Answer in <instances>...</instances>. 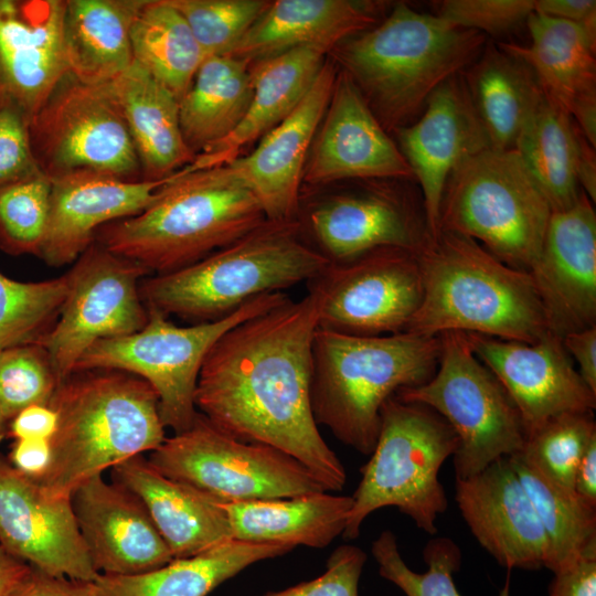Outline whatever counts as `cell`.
<instances>
[{
    "mask_svg": "<svg viewBox=\"0 0 596 596\" xmlns=\"http://www.w3.org/2000/svg\"><path fill=\"white\" fill-rule=\"evenodd\" d=\"M319 298L309 291L227 330L202 364L196 411L225 434L274 447L305 465L330 492L347 472L312 415V342Z\"/></svg>",
    "mask_w": 596,
    "mask_h": 596,
    "instance_id": "6da1fadb",
    "label": "cell"
},
{
    "mask_svg": "<svg viewBox=\"0 0 596 596\" xmlns=\"http://www.w3.org/2000/svg\"><path fill=\"white\" fill-rule=\"evenodd\" d=\"M486 45V35L478 31L397 3L380 24L330 53L384 129L395 130L413 123L430 94L462 73Z\"/></svg>",
    "mask_w": 596,
    "mask_h": 596,
    "instance_id": "7a4b0ae2",
    "label": "cell"
},
{
    "mask_svg": "<svg viewBox=\"0 0 596 596\" xmlns=\"http://www.w3.org/2000/svg\"><path fill=\"white\" fill-rule=\"evenodd\" d=\"M49 406L57 427L50 467L35 481L54 497L71 498L87 479L151 453L167 438L157 393L127 372H75L57 385Z\"/></svg>",
    "mask_w": 596,
    "mask_h": 596,
    "instance_id": "3957f363",
    "label": "cell"
},
{
    "mask_svg": "<svg viewBox=\"0 0 596 596\" xmlns=\"http://www.w3.org/2000/svg\"><path fill=\"white\" fill-rule=\"evenodd\" d=\"M418 260L423 299L406 331L526 343L550 332L530 273L508 266L472 238L439 230Z\"/></svg>",
    "mask_w": 596,
    "mask_h": 596,
    "instance_id": "277c9868",
    "label": "cell"
},
{
    "mask_svg": "<svg viewBox=\"0 0 596 596\" xmlns=\"http://www.w3.org/2000/svg\"><path fill=\"white\" fill-rule=\"evenodd\" d=\"M266 221L256 198L222 166L193 172L187 166L150 206L104 225L95 241L160 275L201 260Z\"/></svg>",
    "mask_w": 596,
    "mask_h": 596,
    "instance_id": "5b68a950",
    "label": "cell"
},
{
    "mask_svg": "<svg viewBox=\"0 0 596 596\" xmlns=\"http://www.w3.org/2000/svg\"><path fill=\"white\" fill-rule=\"evenodd\" d=\"M440 336L404 331L361 337L318 328L312 342L310 400L316 424L363 455L376 444L383 404L434 374Z\"/></svg>",
    "mask_w": 596,
    "mask_h": 596,
    "instance_id": "8992f818",
    "label": "cell"
},
{
    "mask_svg": "<svg viewBox=\"0 0 596 596\" xmlns=\"http://www.w3.org/2000/svg\"><path fill=\"white\" fill-rule=\"evenodd\" d=\"M330 263L301 236L297 221H266L236 242L181 269L145 277L147 309L193 323L223 319L247 301L317 277Z\"/></svg>",
    "mask_w": 596,
    "mask_h": 596,
    "instance_id": "52a82bcc",
    "label": "cell"
},
{
    "mask_svg": "<svg viewBox=\"0 0 596 596\" xmlns=\"http://www.w3.org/2000/svg\"><path fill=\"white\" fill-rule=\"evenodd\" d=\"M457 447L455 432L436 412L390 397L381 409L375 447L351 496L353 503L342 536L356 539L365 518L384 507H395L418 529L435 535L436 520L448 505L438 473Z\"/></svg>",
    "mask_w": 596,
    "mask_h": 596,
    "instance_id": "ba28073f",
    "label": "cell"
},
{
    "mask_svg": "<svg viewBox=\"0 0 596 596\" xmlns=\"http://www.w3.org/2000/svg\"><path fill=\"white\" fill-rule=\"evenodd\" d=\"M551 215L518 152L490 147L450 173L438 231L470 237L508 266L529 272L541 253Z\"/></svg>",
    "mask_w": 596,
    "mask_h": 596,
    "instance_id": "9c48e42d",
    "label": "cell"
},
{
    "mask_svg": "<svg viewBox=\"0 0 596 596\" xmlns=\"http://www.w3.org/2000/svg\"><path fill=\"white\" fill-rule=\"evenodd\" d=\"M287 299L285 292L263 295L223 319L189 326H177L163 313L148 309L149 318L142 329L96 342L79 359L74 373L117 370L142 379L158 395L166 428L181 433L198 414L196 383L213 344L234 326Z\"/></svg>",
    "mask_w": 596,
    "mask_h": 596,
    "instance_id": "30bf717a",
    "label": "cell"
},
{
    "mask_svg": "<svg viewBox=\"0 0 596 596\" xmlns=\"http://www.w3.org/2000/svg\"><path fill=\"white\" fill-rule=\"evenodd\" d=\"M437 368L426 382L400 390L404 402L425 405L453 428L456 479L472 477L502 457L523 449L526 433L507 391L472 352L466 334H440Z\"/></svg>",
    "mask_w": 596,
    "mask_h": 596,
    "instance_id": "8fae6325",
    "label": "cell"
},
{
    "mask_svg": "<svg viewBox=\"0 0 596 596\" xmlns=\"http://www.w3.org/2000/svg\"><path fill=\"white\" fill-rule=\"evenodd\" d=\"M148 461L162 475L222 502L328 491L300 461L274 447L234 438L199 412L192 425L164 441Z\"/></svg>",
    "mask_w": 596,
    "mask_h": 596,
    "instance_id": "7c38bea8",
    "label": "cell"
},
{
    "mask_svg": "<svg viewBox=\"0 0 596 596\" xmlns=\"http://www.w3.org/2000/svg\"><path fill=\"white\" fill-rule=\"evenodd\" d=\"M31 149L50 180L99 173L142 180L139 159L107 84H88L67 72L29 121Z\"/></svg>",
    "mask_w": 596,
    "mask_h": 596,
    "instance_id": "4fadbf2b",
    "label": "cell"
},
{
    "mask_svg": "<svg viewBox=\"0 0 596 596\" xmlns=\"http://www.w3.org/2000/svg\"><path fill=\"white\" fill-rule=\"evenodd\" d=\"M68 291L60 315L38 342L49 353L58 384L74 373L96 342L131 334L149 318L140 281L151 273L94 241L66 273Z\"/></svg>",
    "mask_w": 596,
    "mask_h": 596,
    "instance_id": "5bb4252c",
    "label": "cell"
},
{
    "mask_svg": "<svg viewBox=\"0 0 596 596\" xmlns=\"http://www.w3.org/2000/svg\"><path fill=\"white\" fill-rule=\"evenodd\" d=\"M307 285L319 298L318 328L349 336L404 332L423 299L418 254L398 248L330 263Z\"/></svg>",
    "mask_w": 596,
    "mask_h": 596,
    "instance_id": "9a60e30c",
    "label": "cell"
},
{
    "mask_svg": "<svg viewBox=\"0 0 596 596\" xmlns=\"http://www.w3.org/2000/svg\"><path fill=\"white\" fill-rule=\"evenodd\" d=\"M376 182L311 202L296 221L310 245L329 263H342L381 248L419 254L432 238L421 191Z\"/></svg>",
    "mask_w": 596,
    "mask_h": 596,
    "instance_id": "2e32d148",
    "label": "cell"
},
{
    "mask_svg": "<svg viewBox=\"0 0 596 596\" xmlns=\"http://www.w3.org/2000/svg\"><path fill=\"white\" fill-rule=\"evenodd\" d=\"M0 546L52 576L94 582L71 498L49 494L0 458Z\"/></svg>",
    "mask_w": 596,
    "mask_h": 596,
    "instance_id": "e0dca14e",
    "label": "cell"
},
{
    "mask_svg": "<svg viewBox=\"0 0 596 596\" xmlns=\"http://www.w3.org/2000/svg\"><path fill=\"white\" fill-rule=\"evenodd\" d=\"M476 356L517 407L526 435L571 412H594L596 394L583 381L562 338L549 332L526 343L465 333Z\"/></svg>",
    "mask_w": 596,
    "mask_h": 596,
    "instance_id": "ac0fdd59",
    "label": "cell"
},
{
    "mask_svg": "<svg viewBox=\"0 0 596 596\" xmlns=\"http://www.w3.org/2000/svg\"><path fill=\"white\" fill-rule=\"evenodd\" d=\"M529 273L551 333L596 326V213L583 191L572 206L552 212Z\"/></svg>",
    "mask_w": 596,
    "mask_h": 596,
    "instance_id": "d6986e66",
    "label": "cell"
},
{
    "mask_svg": "<svg viewBox=\"0 0 596 596\" xmlns=\"http://www.w3.org/2000/svg\"><path fill=\"white\" fill-rule=\"evenodd\" d=\"M337 73L333 63L324 61L296 108L249 155L222 166L252 192L267 221L296 220L308 153L330 102Z\"/></svg>",
    "mask_w": 596,
    "mask_h": 596,
    "instance_id": "ffe728a7",
    "label": "cell"
},
{
    "mask_svg": "<svg viewBox=\"0 0 596 596\" xmlns=\"http://www.w3.org/2000/svg\"><path fill=\"white\" fill-rule=\"evenodd\" d=\"M321 127L310 147L302 181L323 185L340 180H414L395 141L344 72L336 76Z\"/></svg>",
    "mask_w": 596,
    "mask_h": 596,
    "instance_id": "44dd1931",
    "label": "cell"
},
{
    "mask_svg": "<svg viewBox=\"0 0 596 596\" xmlns=\"http://www.w3.org/2000/svg\"><path fill=\"white\" fill-rule=\"evenodd\" d=\"M394 131L422 193L433 237L438 232L443 192L450 173L468 158L490 148L461 73L430 94L413 123Z\"/></svg>",
    "mask_w": 596,
    "mask_h": 596,
    "instance_id": "7402d4cb",
    "label": "cell"
},
{
    "mask_svg": "<svg viewBox=\"0 0 596 596\" xmlns=\"http://www.w3.org/2000/svg\"><path fill=\"white\" fill-rule=\"evenodd\" d=\"M66 0H0V110L28 121L68 72L63 49Z\"/></svg>",
    "mask_w": 596,
    "mask_h": 596,
    "instance_id": "603a6c76",
    "label": "cell"
},
{
    "mask_svg": "<svg viewBox=\"0 0 596 596\" xmlns=\"http://www.w3.org/2000/svg\"><path fill=\"white\" fill-rule=\"evenodd\" d=\"M76 522L96 572L138 575L173 560L142 502L102 475L71 494Z\"/></svg>",
    "mask_w": 596,
    "mask_h": 596,
    "instance_id": "cb8c5ba5",
    "label": "cell"
},
{
    "mask_svg": "<svg viewBox=\"0 0 596 596\" xmlns=\"http://www.w3.org/2000/svg\"><path fill=\"white\" fill-rule=\"evenodd\" d=\"M455 499L477 542L501 566L526 571L544 567L545 534L508 457L472 477L456 479Z\"/></svg>",
    "mask_w": 596,
    "mask_h": 596,
    "instance_id": "d4e9b609",
    "label": "cell"
},
{
    "mask_svg": "<svg viewBox=\"0 0 596 596\" xmlns=\"http://www.w3.org/2000/svg\"><path fill=\"white\" fill-rule=\"evenodd\" d=\"M178 172L158 181L89 172L51 180L49 222L39 257L53 267L73 264L100 227L145 211Z\"/></svg>",
    "mask_w": 596,
    "mask_h": 596,
    "instance_id": "484cf974",
    "label": "cell"
},
{
    "mask_svg": "<svg viewBox=\"0 0 596 596\" xmlns=\"http://www.w3.org/2000/svg\"><path fill=\"white\" fill-rule=\"evenodd\" d=\"M111 469L114 481L142 502L173 558L234 540L221 501L162 475L142 456Z\"/></svg>",
    "mask_w": 596,
    "mask_h": 596,
    "instance_id": "4316f807",
    "label": "cell"
},
{
    "mask_svg": "<svg viewBox=\"0 0 596 596\" xmlns=\"http://www.w3.org/2000/svg\"><path fill=\"white\" fill-rule=\"evenodd\" d=\"M529 45L498 43L524 61L544 95L575 121L596 116V31L532 12Z\"/></svg>",
    "mask_w": 596,
    "mask_h": 596,
    "instance_id": "83f0119b",
    "label": "cell"
},
{
    "mask_svg": "<svg viewBox=\"0 0 596 596\" xmlns=\"http://www.w3.org/2000/svg\"><path fill=\"white\" fill-rule=\"evenodd\" d=\"M383 2L365 0H276L228 52L249 64L284 52L331 50L374 25Z\"/></svg>",
    "mask_w": 596,
    "mask_h": 596,
    "instance_id": "f1b7e54d",
    "label": "cell"
},
{
    "mask_svg": "<svg viewBox=\"0 0 596 596\" xmlns=\"http://www.w3.org/2000/svg\"><path fill=\"white\" fill-rule=\"evenodd\" d=\"M328 53L302 46L252 63L253 95L243 119L227 137L196 155L189 171L227 164L280 124L308 92Z\"/></svg>",
    "mask_w": 596,
    "mask_h": 596,
    "instance_id": "f546056e",
    "label": "cell"
},
{
    "mask_svg": "<svg viewBox=\"0 0 596 596\" xmlns=\"http://www.w3.org/2000/svg\"><path fill=\"white\" fill-rule=\"evenodd\" d=\"M132 139L142 180H163L193 162L178 98L137 62L107 83Z\"/></svg>",
    "mask_w": 596,
    "mask_h": 596,
    "instance_id": "4dcf8cb0",
    "label": "cell"
},
{
    "mask_svg": "<svg viewBox=\"0 0 596 596\" xmlns=\"http://www.w3.org/2000/svg\"><path fill=\"white\" fill-rule=\"evenodd\" d=\"M233 539L294 549L328 546L342 535L352 497L320 491L287 498L222 502Z\"/></svg>",
    "mask_w": 596,
    "mask_h": 596,
    "instance_id": "1f68e13d",
    "label": "cell"
},
{
    "mask_svg": "<svg viewBox=\"0 0 596 596\" xmlns=\"http://www.w3.org/2000/svg\"><path fill=\"white\" fill-rule=\"evenodd\" d=\"M461 75L490 147L513 149L544 96L533 71L499 44L487 43Z\"/></svg>",
    "mask_w": 596,
    "mask_h": 596,
    "instance_id": "d6a6232c",
    "label": "cell"
},
{
    "mask_svg": "<svg viewBox=\"0 0 596 596\" xmlns=\"http://www.w3.org/2000/svg\"><path fill=\"white\" fill-rule=\"evenodd\" d=\"M141 0H66L63 49L67 71L107 84L134 62L130 28Z\"/></svg>",
    "mask_w": 596,
    "mask_h": 596,
    "instance_id": "836d02e7",
    "label": "cell"
},
{
    "mask_svg": "<svg viewBox=\"0 0 596 596\" xmlns=\"http://www.w3.org/2000/svg\"><path fill=\"white\" fill-rule=\"evenodd\" d=\"M292 549L231 540L194 556L138 575L99 574L94 581L99 596H206L246 567L281 556Z\"/></svg>",
    "mask_w": 596,
    "mask_h": 596,
    "instance_id": "e575fe53",
    "label": "cell"
},
{
    "mask_svg": "<svg viewBox=\"0 0 596 596\" xmlns=\"http://www.w3.org/2000/svg\"><path fill=\"white\" fill-rule=\"evenodd\" d=\"M251 64L230 55L205 57L179 100L183 139L196 156L227 137L253 95Z\"/></svg>",
    "mask_w": 596,
    "mask_h": 596,
    "instance_id": "d590c367",
    "label": "cell"
},
{
    "mask_svg": "<svg viewBox=\"0 0 596 596\" xmlns=\"http://www.w3.org/2000/svg\"><path fill=\"white\" fill-rule=\"evenodd\" d=\"M579 136L573 118L544 95L515 141L513 149L552 212L572 206L582 191L576 173Z\"/></svg>",
    "mask_w": 596,
    "mask_h": 596,
    "instance_id": "8d00e7d4",
    "label": "cell"
},
{
    "mask_svg": "<svg viewBox=\"0 0 596 596\" xmlns=\"http://www.w3.org/2000/svg\"><path fill=\"white\" fill-rule=\"evenodd\" d=\"M508 458L545 534L544 567L554 573L596 554V507L550 479L521 453Z\"/></svg>",
    "mask_w": 596,
    "mask_h": 596,
    "instance_id": "74e56055",
    "label": "cell"
},
{
    "mask_svg": "<svg viewBox=\"0 0 596 596\" xmlns=\"http://www.w3.org/2000/svg\"><path fill=\"white\" fill-rule=\"evenodd\" d=\"M134 61L180 100L205 55L169 0H141L131 22Z\"/></svg>",
    "mask_w": 596,
    "mask_h": 596,
    "instance_id": "f35d334b",
    "label": "cell"
},
{
    "mask_svg": "<svg viewBox=\"0 0 596 596\" xmlns=\"http://www.w3.org/2000/svg\"><path fill=\"white\" fill-rule=\"evenodd\" d=\"M379 574L396 585L406 596H461L454 582L460 568L461 551L449 538H433L423 550L427 571L411 570L401 556L397 539L390 530L381 532L371 546ZM498 596H511L510 579Z\"/></svg>",
    "mask_w": 596,
    "mask_h": 596,
    "instance_id": "ab89813d",
    "label": "cell"
},
{
    "mask_svg": "<svg viewBox=\"0 0 596 596\" xmlns=\"http://www.w3.org/2000/svg\"><path fill=\"white\" fill-rule=\"evenodd\" d=\"M67 291V274L24 283L0 273V352L38 343L55 323Z\"/></svg>",
    "mask_w": 596,
    "mask_h": 596,
    "instance_id": "60d3db41",
    "label": "cell"
},
{
    "mask_svg": "<svg viewBox=\"0 0 596 596\" xmlns=\"http://www.w3.org/2000/svg\"><path fill=\"white\" fill-rule=\"evenodd\" d=\"M596 439L592 411L557 415L526 435L520 451L560 486L574 490L579 462Z\"/></svg>",
    "mask_w": 596,
    "mask_h": 596,
    "instance_id": "b9f144b4",
    "label": "cell"
},
{
    "mask_svg": "<svg viewBox=\"0 0 596 596\" xmlns=\"http://www.w3.org/2000/svg\"><path fill=\"white\" fill-rule=\"evenodd\" d=\"M51 180L41 171L0 188V249L39 257L44 242Z\"/></svg>",
    "mask_w": 596,
    "mask_h": 596,
    "instance_id": "7bdbcfd3",
    "label": "cell"
},
{
    "mask_svg": "<svg viewBox=\"0 0 596 596\" xmlns=\"http://www.w3.org/2000/svg\"><path fill=\"white\" fill-rule=\"evenodd\" d=\"M184 17L205 57L226 55L272 1L169 0Z\"/></svg>",
    "mask_w": 596,
    "mask_h": 596,
    "instance_id": "ee69618b",
    "label": "cell"
},
{
    "mask_svg": "<svg viewBox=\"0 0 596 596\" xmlns=\"http://www.w3.org/2000/svg\"><path fill=\"white\" fill-rule=\"evenodd\" d=\"M58 385L47 351L39 343L0 352V407L10 421L31 405H49Z\"/></svg>",
    "mask_w": 596,
    "mask_h": 596,
    "instance_id": "f6af8a7d",
    "label": "cell"
},
{
    "mask_svg": "<svg viewBox=\"0 0 596 596\" xmlns=\"http://www.w3.org/2000/svg\"><path fill=\"white\" fill-rule=\"evenodd\" d=\"M533 10V0H445L436 14L454 26L498 36L526 23Z\"/></svg>",
    "mask_w": 596,
    "mask_h": 596,
    "instance_id": "bcb514c9",
    "label": "cell"
},
{
    "mask_svg": "<svg viewBox=\"0 0 596 596\" xmlns=\"http://www.w3.org/2000/svg\"><path fill=\"white\" fill-rule=\"evenodd\" d=\"M365 562L366 554L362 549L340 545L330 554L320 576L263 596H359Z\"/></svg>",
    "mask_w": 596,
    "mask_h": 596,
    "instance_id": "7dc6e473",
    "label": "cell"
},
{
    "mask_svg": "<svg viewBox=\"0 0 596 596\" xmlns=\"http://www.w3.org/2000/svg\"><path fill=\"white\" fill-rule=\"evenodd\" d=\"M30 138L29 121L12 109L0 110V188L39 172Z\"/></svg>",
    "mask_w": 596,
    "mask_h": 596,
    "instance_id": "c3c4849f",
    "label": "cell"
},
{
    "mask_svg": "<svg viewBox=\"0 0 596 596\" xmlns=\"http://www.w3.org/2000/svg\"><path fill=\"white\" fill-rule=\"evenodd\" d=\"M9 596H99L95 582L52 576L30 566Z\"/></svg>",
    "mask_w": 596,
    "mask_h": 596,
    "instance_id": "681fc988",
    "label": "cell"
},
{
    "mask_svg": "<svg viewBox=\"0 0 596 596\" xmlns=\"http://www.w3.org/2000/svg\"><path fill=\"white\" fill-rule=\"evenodd\" d=\"M549 596H596V554L554 572Z\"/></svg>",
    "mask_w": 596,
    "mask_h": 596,
    "instance_id": "f907efd6",
    "label": "cell"
},
{
    "mask_svg": "<svg viewBox=\"0 0 596 596\" xmlns=\"http://www.w3.org/2000/svg\"><path fill=\"white\" fill-rule=\"evenodd\" d=\"M8 434L17 439H51L57 427V414L49 405H31L9 421Z\"/></svg>",
    "mask_w": 596,
    "mask_h": 596,
    "instance_id": "816d5d0a",
    "label": "cell"
},
{
    "mask_svg": "<svg viewBox=\"0 0 596 596\" xmlns=\"http://www.w3.org/2000/svg\"><path fill=\"white\" fill-rule=\"evenodd\" d=\"M52 458L49 439H17L10 451V465L25 477L40 480Z\"/></svg>",
    "mask_w": 596,
    "mask_h": 596,
    "instance_id": "f5cc1de1",
    "label": "cell"
},
{
    "mask_svg": "<svg viewBox=\"0 0 596 596\" xmlns=\"http://www.w3.org/2000/svg\"><path fill=\"white\" fill-rule=\"evenodd\" d=\"M562 342L577 363L581 377L596 394V326L568 333Z\"/></svg>",
    "mask_w": 596,
    "mask_h": 596,
    "instance_id": "db71d44e",
    "label": "cell"
},
{
    "mask_svg": "<svg viewBox=\"0 0 596 596\" xmlns=\"http://www.w3.org/2000/svg\"><path fill=\"white\" fill-rule=\"evenodd\" d=\"M534 12L596 31L595 0H536Z\"/></svg>",
    "mask_w": 596,
    "mask_h": 596,
    "instance_id": "11a10c76",
    "label": "cell"
},
{
    "mask_svg": "<svg viewBox=\"0 0 596 596\" xmlns=\"http://www.w3.org/2000/svg\"><path fill=\"white\" fill-rule=\"evenodd\" d=\"M574 490L588 504L596 507V439L589 444L579 462Z\"/></svg>",
    "mask_w": 596,
    "mask_h": 596,
    "instance_id": "9f6ffc18",
    "label": "cell"
},
{
    "mask_svg": "<svg viewBox=\"0 0 596 596\" xmlns=\"http://www.w3.org/2000/svg\"><path fill=\"white\" fill-rule=\"evenodd\" d=\"M577 182L581 190L594 203L596 201V156L593 147L581 131L577 161Z\"/></svg>",
    "mask_w": 596,
    "mask_h": 596,
    "instance_id": "6f0895ef",
    "label": "cell"
},
{
    "mask_svg": "<svg viewBox=\"0 0 596 596\" xmlns=\"http://www.w3.org/2000/svg\"><path fill=\"white\" fill-rule=\"evenodd\" d=\"M29 568L30 565L13 557L0 546V596H9Z\"/></svg>",
    "mask_w": 596,
    "mask_h": 596,
    "instance_id": "680465c9",
    "label": "cell"
},
{
    "mask_svg": "<svg viewBox=\"0 0 596 596\" xmlns=\"http://www.w3.org/2000/svg\"><path fill=\"white\" fill-rule=\"evenodd\" d=\"M8 419L4 417L1 407H0V441L4 438L6 434H8Z\"/></svg>",
    "mask_w": 596,
    "mask_h": 596,
    "instance_id": "91938a15",
    "label": "cell"
}]
</instances>
